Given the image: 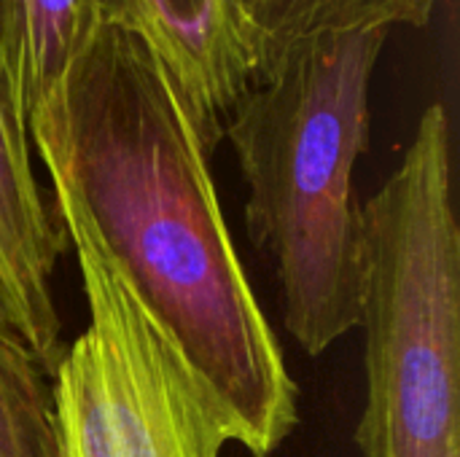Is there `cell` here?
Instances as JSON below:
<instances>
[{"instance_id": "cell-5", "label": "cell", "mask_w": 460, "mask_h": 457, "mask_svg": "<svg viewBox=\"0 0 460 457\" xmlns=\"http://www.w3.org/2000/svg\"><path fill=\"white\" fill-rule=\"evenodd\" d=\"M100 24L146 46L213 156L226 119L259 81L248 0H100Z\"/></svg>"}, {"instance_id": "cell-6", "label": "cell", "mask_w": 460, "mask_h": 457, "mask_svg": "<svg viewBox=\"0 0 460 457\" xmlns=\"http://www.w3.org/2000/svg\"><path fill=\"white\" fill-rule=\"evenodd\" d=\"M65 250L67 234L30 162L27 121L0 75V321L30 345L49 377L67 347L54 299Z\"/></svg>"}, {"instance_id": "cell-8", "label": "cell", "mask_w": 460, "mask_h": 457, "mask_svg": "<svg viewBox=\"0 0 460 457\" xmlns=\"http://www.w3.org/2000/svg\"><path fill=\"white\" fill-rule=\"evenodd\" d=\"M442 0H248L259 78L299 40L340 32L426 27Z\"/></svg>"}, {"instance_id": "cell-9", "label": "cell", "mask_w": 460, "mask_h": 457, "mask_svg": "<svg viewBox=\"0 0 460 457\" xmlns=\"http://www.w3.org/2000/svg\"><path fill=\"white\" fill-rule=\"evenodd\" d=\"M0 457H57L51 377L0 321Z\"/></svg>"}, {"instance_id": "cell-1", "label": "cell", "mask_w": 460, "mask_h": 457, "mask_svg": "<svg viewBox=\"0 0 460 457\" xmlns=\"http://www.w3.org/2000/svg\"><path fill=\"white\" fill-rule=\"evenodd\" d=\"M27 137L210 388L234 444L275 455L299 426V385L234 245L210 154L146 46L100 24L30 110Z\"/></svg>"}, {"instance_id": "cell-7", "label": "cell", "mask_w": 460, "mask_h": 457, "mask_svg": "<svg viewBox=\"0 0 460 457\" xmlns=\"http://www.w3.org/2000/svg\"><path fill=\"white\" fill-rule=\"evenodd\" d=\"M97 27L100 0H0V75L24 121Z\"/></svg>"}, {"instance_id": "cell-3", "label": "cell", "mask_w": 460, "mask_h": 457, "mask_svg": "<svg viewBox=\"0 0 460 457\" xmlns=\"http://www.w3.org/2000/svg\"><path fill=\"white\" fill-rule=\"evenodd\" d=\"M358 329L361 457H460V229L442 102L423 110L402 164L364 202Z\"/></svg>"}, {"instance_id": "cell-4", "label": "cell", "mask_w": 460, "mask_h": 457, "mask_svg": "<svg viewBox=\"0 0 460 457\" xmlns=\"http://www.w3.org/2000/svg\"><path fill=\"white\" fill-rule=\"evenodd\" d=\"M51 202L75 253L86 329L54 374L57 457H221L234 428L146 310L78 194L51 178Z\"/></svg>"}, {"instance_id": "cell-2", "label": "cell", "mask_w": 460, "mask_h": 457, "mask_svg": "<svg viewBox=\"0 0 460 457\" xmlns=\"http://www.w3.org/2000/svg\"><path fill=\"white\" fill-rule=\"evenodd\" d=\"M385 38L372 30L294 43L224 124L248 186L251 245L272 259L283 326L310 358L358 329L356 164L369 148V89Z\"/></svg>"}]
</instances>
